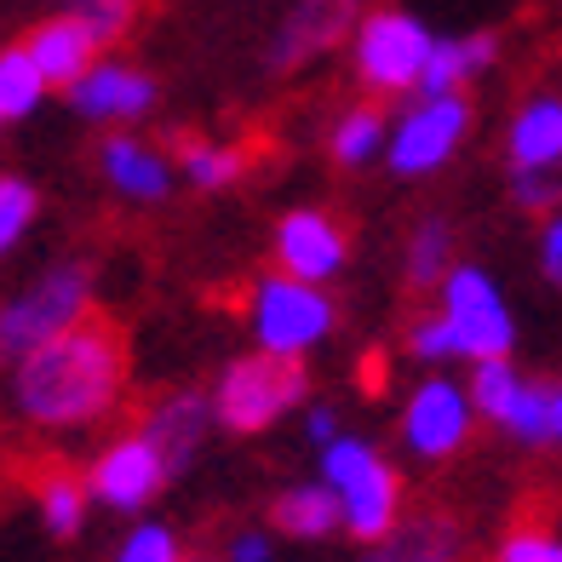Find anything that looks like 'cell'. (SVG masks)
Wrapping results in <instances>:
<instances>
[{"label":"cell","instance_id":"6da1fadb","mask_svg":"<svg viewBox=\"0 0 562 562\" xmlns=\"http://www.w3.org/2000/svg\"><path fill=\"white\" fill-rule=\"evenodd\" d=\"M126 391V334L110 316H81L12 362V402L30 425L64 430L104 419Z\"/></svg>","mask_w":562,"mask_h":562},{"label":"cell","instance_id":"7a4b0ae2","mask_svg":"<svg viewBox=\"0 0 562 562\" xmlns=\"http://www.w3.org/2000/svg\"><path fill=\"white\" fill-rule=\"evenodd\" d=\"M322 476L339 499V522L356 533V540L379 546L402 517V476L379 459L368 442L356 437H334L322 453Z\"/></svg>","mask_w":562,"mask_h":562},{"label":"cell","instance_id":"3957f363","mask_svg":"<svg viewBox=\"0 0 562 562\" xmlns=\"http://www.w3.org/2000/svg\"><path fill=\"white\" fill-rule=\"evenodd\" d=\"M311 391V373H304L299 356H241V362H229L224 379H218V396L207 402L213 419L224 430H236V437H252V430H270L281 414H293Z\"/></svg>","mask_w":562,"mask_h":562},{"label":"cell","instance_id":"277c9868","mask_svg":"<svg viewBox=\"0 0 562 562\" xmlns=\"http://www.w3.org/2000/svg\"><path fill=\"white\" fill-rule=\"evenodd\" d=\"M87 304H92V265L69 259L35 276L23 293L0 304V362H18V356H30L53 334H64L69 322L87 316Z\"/></svg>","mask_w":562,"mask_h":562},{"label":"cell","instance_id":"5b68a950","mask_svg":"<svg viewBox=\"0 0 562 562\" xmlns=\"http://www.w3.org/2000/svg\"><path fill=\"white\" fill-rule=\"evenodd\" d=\"M252 334H259V350L270 356H304L334 334V299L311 288V281L265 276L252 288Z\"/></svg>","mask_w":562,"mask_h":562},{"label":"cell","instance_id":"8992f818","mask_svg":"<svg viewBox=\"0 0 562 562\" xmlns=\"http://www.w3.org/2000/svg\"><path fill=\"white\" fill-rule=\"evenodd\" d=\"M442 316L453 327V356H510L517 345V322H510L505 299L476 265H448L442 270Z\"/></svg>","mask_w":562,"mask_h":562},{"label":"cell","instance_id":"52a82bcc","mask_svg":"<svg viewBox=\"0 0 562 562\" xmlns=\"http://www.w3.org/2000/svg\"><path fill=\"white\" fill-rule=\"evenodd\" d=\"M430 35L425 23L414 12H368L362 23H356V75L368 81V92H414L419 81V64L430 53Z\"/></svg>","mask_w":562,"mask_h":562},{"label":"cell","instance_id":"ba28073f","mask_svg":"<svg viewBox=\"0 0 562 562\" xmlns=\"http://www.w3.org/2000/svg\"><path fill=\"white\" fill-rule=\"evenodd\" d=\"M465 133H471V104L459 92L419 98V104L385 133V149H379V156H391V167L402 178H425V172L453 161V149L465 144Z\"/></svg>","mask_w":562,"mask_h":562},{"label":"cell","instance_id":"9c48e42d","mask_svg":"<svg viewBox=\"0 0 562 562\" xmlns=\"http://www.w3.org/2000/svg\"><path fill=\"white\" fill-rule=\"evenodd\" d=\"M345 259H350V236H345V224L327 207H293L288 218L276 224V265H281V276L322 288L327 276L345 270Z\"/></svg>","mask_w":562,"mask_h":562},{"label":"cell","instance_id":"30bf717a","mask_svg":"<svg viewBox=\"0 0 562 562\" xmlns=\"http://www.w3.org/2000/svg\"><path fill=\"white\" fill-rule=\"evenodd\" d=\"M402 442L419 459H448L471 442V402L448 379H425L402 414Z\"/></svg>","mask_w":562,"mask_h":562},{"label":"cell","instance_id":"8fae6325","mask_svg":"<svg viewBox=\"0 0 562 562\" xmlns=\"http://www.w3.org/2000/svg\"><path fill=\"white\" fill-rule=\"evenodd\" d=\"M161 482H167L161 453L149 448L144 430H133V437H121V442H110L104 453H98V465L87 476V494H98L115 510H138V505H149L161 494Z\"/></svg>","mask_w":562,"mask_h":562},{"label":"cell","instance_id":"7c38bea8","mask_svg":"<svg viewBox=\"0 0 562 562\" xmlns=\"http://www.w3.org/2000/svg\"><path fill=\"white\" fill-rule=\"evenodd\" d=\"M69 104L87 121H138L156 104V81L133 64H92L69 81Z\"/></svg>","mask_w":562,"mask_h":562},{"label":"cell","instance_id":"4fadbf2b","mask_svg":"<svg viewBox=\"0 0 562 562\" xmlns=\"http://www.w3.org/2000/svg\"><path fill=\"white\" fill-rule=\"evenodd\" d=\"M98 46H104V41H98L75 12H64V18L35 23L30 41H23V53H30V64L41 69L46 87H69L75 75H87L98 64Z\"/></svg>","mask_w":562,"mask_h":562},{"label":"cell","instance_id":"5bb4252c","mask_svg":"<svg viewBox=\"0 0 562 562\" xmlns=\"http://www.w3.org/2000/svg\"><path fill=\"white\" fill-rule=\"evenodd\" d=\"M207 425H213V407L201 402V396H161L156 407H149V419H144V437H149V448L161 453V465H167V476L172 471H184L190 459H195V448H201V437H207Z\"/></svg>","mask_w":562,"mask_h":562},{"label":"cell","instance_id":"9a60e30c","mask_svg":"<svg viewBox=\"0 0 562 562\" xmlns=\"http://www.w3.org/2000/svg\"><path fill=\"white\" fill-rule=\"evenodd\" d=\"M499 41L494 35H465V41H430V53L419 64V92L425 98H448V92H465L482 69L494 64Z\"/></svg>","mask_w":562,"mask_h":562},{"label":"cell","instance_id":"2e32d148","mask_svg":"<svg viewBox=\"0 0 562 562\" xmlns=\"http://www.w3.org/2000/svg\"><path fill=\"white\" fill-rule=\"evenodd\" d=\"M505 149H510V167L517 172H551L557 167V156H562V104H557V92L528 98V104L517 110Z\"/></svg>","mask_w":562,"mask_h":562},{"label":"cell","instance_id":"e0dca14e","mask_svg":"<svg viewBox=\"0 0 562 562\" xmlns=\"http://www.w3.org/2000/svg\"><path fill=\"white\" fill-rule=\"evenodd\" d=\"M356 18V0H304V7L288 18V30L276 35V64H299L322 53V46H334Z\"/></svg>","mask_w":562,"mask_h":562},{"label":"cell","instance_id":"ac0fdd59","mask_svg":"<svg viewBox=\"0 0 562 562\" xmlns=\"http://www.w3.org/2000/svg\"><path fill=\"white\" fill-rule=\"evenodd\" d=\"M104 178L121 195H133V201H161L172 190L167 161L149 144H138V138H110L104 144Z\"/></svg>","mask_w":562,"mask_h":562},{"label":"cell","instance_id":"d6986e66","mask_svg":"<svg viewBox=\"0 0 562 562\" xmlns=\"http://www.w3.org/2000/svg\"><path fill=\"white\" fill-rule=\"evenodd\" d=\"M499 425H510V437H522L528 448H551L562 437V391L551 379H522Z\"/></svg>","mask_w":562,"mask_h":562},{"label":"cell","instance_id":"ffe728a7","mask_svg":"<svg viewBox=\"0 0 562 562\" xmlns=\"http://www.w3.org/2000/svg\"><path fill=\"white\" fill-rule=\"evenodd\" d=\"M459 557V528L437 510H425L407 528H391L379 540V562H453Z\"/></svg>","mask_w":562,"mask_h":562},{"label":"cell","instance_id":"44dd1931","mask_svg":"<svg viewBox=\"0 0 562 562\" xmlns=\"http://www.w3.org/2000/svg\"><path fill=\"white\" fill-rule=\"evenodd\" d=\"M276 528L293 533V540H322V533L339 528V499L327 482H316V488H293L276 499Z\"/></svg>","mask_w":562,"mask_h":562},{"label":"cell","instance_id":"7402d4cb","mask_svg":"<svg viewBox=\"0 0 562 562\" xmlns=\"http://www.w3.org/2000/svg\"><path fill=\"white\" fill-rule=\"evenodd\" d=\"M35 499H41L46 528H53L58 540H69V533L81 528V510H87V476H75L64 465H46V471H35Z\"/></svg>","mask_w":562,"mask_h":562},{"label":"cell","instance_id":"603a6c76","mask_svg":"<svg viewBox=\"0 0 562 562\" xmlns=\"http://www.w3.org/2000/svg\"><path fill=\"white\" fill-rule=\"evenodd\" d=\"M385 110L379 104H356L350 115H339V126H334V161H345V167H368L379 149H385Z\"/></svg>","mask_w":562,"mask_h":562},{"label":"cell","instance_id":"cb8c5ba5","mask_svg":"<svg viewBox=\"0 0 562 562\" xmlns=\"http://www.w3.org/2000/svg\"><path fill=\"white\" fill-rule=\"evenodd\" d=\"M499 562H562V546H557V528L546 517V499H533L517 522H510L505 546H499Z\"/></svg>","mask_w":562,"mask_h":562},{"label":"cell","instance_id":"d4e9b609","mask_svg":"<svg viewBox=\"0 0 562 562\" xmlns=\"http://www.w3.org/2000/svg\"><path fill=\"white\" fill-rule=\"evenodd\" d=\"M41 98H46L41 69L30 64V53H23V46H7V53H0V121L30 115Z\"/></svg>","mask_w":562,"mask_h":562},{"label":"cell","instance_id":"484cf974","mask_svg":"<svg viewBox=\"0 0 562 562\" xmlns=\"http://www.w3.org/2000/svg\"><path fill=\"white\" fill-rule=\"evenodd\" d=\"M517 368H510V356H482L476 362V373H471V391H465V402H471V414H488V419H505V407H510V396H517Z\"/></svg>","mask_w":562,"mask_h":562},{"label":"cell","instance_id":"4316f807","mask_svg":"<svg viewBox=\"0 0 562 562\" xmlns=\"http://www.w3.org/2000/svg\"><path fill=\"white\" fill-rule=\"evenodd\" d=\"M184 172L195 178L201 190H224L247 172V156L229 144H184Z\"/></svg>","mask_w":562,"mask_h":562},{"label":"cell","instance_id":"83f0119b","mask_svg":"<svg viewBox=\"0 0 562 562\" xmlns=\"http://www.w3.org/2000/svg\"><path fill=\"white\" fill-rule=\"evenodd\" d=\"M41 213V195L30 178H0V252H12L23 241V229L35 224Z\"/></svg>","mask_w":562,"mask_h":562},{"label":"cell","instance_id":"f1b7e54d","mask_svg":"<svg viewBox=\"0 0 562 562\" xmlns=\"http://www.w3.org/2000/svg\"><path fill=\"white\" fill-rule=\"evenodd\" d=\"M448 270V229L430 218L414 229V241H407V281H437Z\"/></svg>","mask_w":562,"mask_h":562},{"label":"cell","instance_id":"f546056e","mask_svg":"<svg viewBox=\"0 0 562 562\" xmlns=\"http://www.w3.org/2000/svg\"><path fill=\"white\" fill-rule=\"evenodd\" d=\"M133 12H138V0H75V18H81L98 41H115V35H126V23H133Z\"/></svg>","mask_w":562,"mask_h":562},{"label":"cell","instance_id":"4dcf8cb0","mask_svg":"<svg viewBox=\"0 0 562 562\" xmlns=\"http://www.w3.org/2000/svg\"><path fill=\"white\" fill-rule=\"evenodd\" d=\"M121 562H178V546H172V533L167 528H138L133 540L121 546Z\"/></svg>","mask_w":562,"mask_h":562},{"label":"cell","instance_id":"1f68e13d","mask_svg":"<svg viewBox=\"0 0 562 562\" xmlns=\"http://www.w3.org/2000/svg\"><path fill=\"white\" fill-rule=\"evenodd\" d=\"M407 345H414V356H425V362H442V356H453V327H448V316H425V322H414Z\"/></svg>","mask_w":562,"mask_h":562},{"label":"cell","instance_id":"d6a6232c","mask_svg":"<svg viewBox=\"0 0 562 562\" xmlns=\"http://www.w3.org/2000/svg\"><path fill=\"white\" fill-rule=\"evenodd\" d=\"M517 207H528V213H551L557 207V184H551V172H517Z\"/></svg>","mask_w":562,"mask_h":562},{"label":"cell","instance_id":"836d02e7","mask_svg":"<svg viewBox=\"0 0 562 562\" xmlns=\"http://www.w3.org/2000/svg\"><path fill=\"white\" fill-rule=\"evenodd\" d=\"M540 270L557 281V270H562V224H557V213H546V236H540Z\"/></svg>","mask_w":562,"mask_h":562},{"label":"cell","instance_id":"e575fe53","mask_svg":"<svg viewBox=\"0 0 562 562\" xmlns=\"http://www.w3.org/2000/svg\"><path fill=\"white\" fill-rule=\"evenodd\" d=\"M270 546H265V533H241L236 546H229V562H265Z\"/></svg>","mask_w":562,"mask_h":562},{"label":"cell","instance_id":"d590c367","mask_svg":"<svg viewBox=\"0 0 562 562\" xmlns=\"http://www.w3.org/2000/svg\"><path fill=\"white\" fill-rule=\"evenodd\" d=\"M362 391H385V356H362Z\"/></svg>","mask_w":562,"mask_h":562},{"label":"cell","instance_id":"8d00e7d4","mask_svg":"<svg viewBox=\"0 0 562 562\" xmlns=\"http://www.w3.org/2000/svg\"><path fill=\"white\" fill-rule=\"evenodd\" d=\"M311 437H316V442H334V437H339V419L327 414V407H316V414H311Z\"/></svg>","mask_w":562,"mask_h":562}]
</instances>
